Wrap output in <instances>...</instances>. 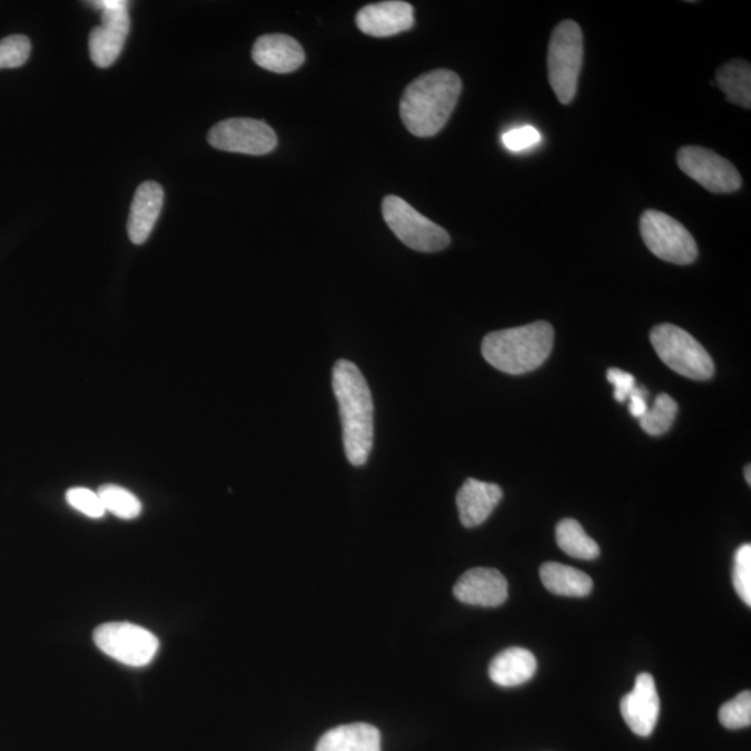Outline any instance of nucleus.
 <instances>
[{
	"mask_svg": "<svg viewBox=\"0 0 751 751\" xmlns=\"http://www.w3.org/2000/svg\"><path fill=\"white\" fill-rule=\"evenodd\" d=\"M333 389L342 416L345 455L350 465L364 466L369 458L375 433V405L359 367L339 359L333 367Z\"/></svg>",
	"mask_w": 751,
	"mask_h": 751,
	"instance_id": "nucleus-1",
	"label": "nucleus"
},
{
	"mask_svg": "<svg viewBox=\"0 0 751 751\" xmlns=\"http://www.w3.org/2000/svg\"><path fill=\"white\" fill-rule=\"evenodd\" d=\"M462 91L456 72L445 69L426 72L406 87L401 98V119L416 137L436 136L447 125Z\"/></svg>",
	"mask_w": 751,
	"mask_h": 751,
	"instance_id": "nucleus-2",
	"label": "nucleus"
},
{
	"mask_svg": "<svg viewBox=\"0 0 751 751\" xmlns=\"http://www.w3.org/2000/svg\"><path fill=\"white\" fill-rule=\"evenodd\" d=\"M553 344V326L547 322H534L487 334L482 343V354L495 369L508 375H523L544 364Z\"/></svg>",
	"mask_w": 751,
	"mask_h": 751,
	"instance_id": "nucleus-3",
	"label": "nucleus"
},
{
	"mask_svg": "<svg viewBox=\"0 0 751 751\" xmlns=\"http://www.w3.org/2000/svg\"><path fill=\"white\" fill-rule=\"evenodd\" d=\"M582 63V28L573 20L560 22L550 39L547 66L550 86L562 105L575 98Z\"/></svg>",
	"mask_w": 751,
	"mask_h": 751,
	"instance_id": "nucleus-4",
	"label": "nucleus"
},
{
	"mask_svg": "<svg viewBox=\"0 0 751 751\" xmlns=\"http://www.w3.org/2000/svg\"><path fill=\"white\" fill-rule=\"evenodd\" d=\"M650 339L660 359L678 375L692 381H709L714 376L710 354L683 328L665 323L651 330Z\"/></svg>",
	"mask_w": 751,
	"mask_h": 751,
	"instance_id": "nucleus-5",
	"label": "nucleus"
},
{
	"mask_svg": "<svg viewBox=\"0 0 751 751\" xmlns=\"http://www.w3.org/2000/svg\"><path fill=\"white\" fill-rule=\"evenodd\" d=\"M383 217L399 241L417 253H438L448 247L449 234L427 219L403 198L387 195L383 199Z\"/></svg>",
	"mask_w": 751,
	"mask_h": 751,
	"instance_id": "nucleus-6",
	"label": "nucleus"
},
{
	"mask_svg": "<svg viewBox=\"0 0 751 751\" xmlns=\"http://www.w3.org/2000/svg\"><path fill=\"white\" fill-rule=\"evenodd\" d=\"M640 234L645 247L670 264L690 265L699 248L688 228L664 211L649 209L640 217Z\"/></svg>",
	"mask_w": 751,
	"mask_h": 751,
	"instance_id": "nucleus-7",
	"label": "nucleus"
},
{
	"mask_svg": "<svg viewBox=\"0 0 751 751\" xmlns=\"http://www.w3.org/2000/svg\"><path fill=\"white\" fill-rule=\"evenodd\" d=\"M93 642L110 659L136 668L150 664L159 651L158 638L130 622L103 623L93 632Z\"/></svg>",
	"mask_w": 751,
	"mask_h": 751,
	"instance_id": "nucleus-8",
	"label": "nucleus"
},
{
	"mask_svg": "<svg viewBox=\"0 0 751 751\" xmlns=\"http://www.w3.org/2000/svg\"><path fill=\"white\" fill-rule=\"evenodd\" d=\"M102 13V24L89 33V56L99 69H108L125 48L130 33V14L126 0H97L91 2Z\"/></svg>",
	"mask_w": 751,
	"mask_h": 751,
	"instance_id": "nucleus-9",
	"label": "nucleus"
},
{
	"mask_svg": "<svg viewBox=\"0 0 751 751\" xmlns=\"http://www.w3.org/2000/svg\"><path fill=\"white\" fill-rule=\"evenodd\" d=\"M676 161L684 175L714 194H731L742 187L737 167L722 156L701 147H683L678 150Z\"/></svg>",
	"mask_w": 751,
	"mask_h": 751,
	"instance_id": "nucleus-10",
	"label": "nucleus"
},
{
	"mask_svg": "<svg viewBox=\"0 0 751 751\" xmlns=\"http://www.w3.org/2000/svg\"><path fill=\"white\" fill-rule=\"evenodd\" d=\"M211 147L225 152L266 155L277 147V136L265 121L228 119L217 122L208 134Z\"/></svg>",
	"mask_w": 751,
	"mask_h": 751,
	"instance_id": "nucleus-11",
	"label": "nucleus"
},
{
	"mask_svg": "<svg viewBox=\"0 0 751 751\" xmlns=\"http://www.w3.org/2000/svg\"><path fill=\"white\" fill-rule=\"evenodd\" d=\"M621 714L638 737H650L654 732L660 717V698L650 673H640L636 678L632 692L621 701Z\"/></svg>",
	"mask_w": 751,
	"mask_h": 751,
	"instance_id": "nucleus-12",
	"label": "nucleus"
},
{
	"mask_svg": "<svg viewBox=\"0 0 751 751\" xmlns=\"http://www.w3.org/2000/svg\"><path fill=\"white\" fill-rule=\"evenodd\" d=\"M454 595L470 605L500 606L508 599V582L493 567H473L456 582Z\"/></svg>",
	"mask_w": 751,
	"mask_h": 751,
	"instance_id": "nucleus-13",
	"label": "nucleus"
},
{
	"mask_svg": "<svg viewBox=\"0 0 751 751\" xmlns=\"http://www.w3.org/2000/svg\"><path fill=\"white\" fill-rule=\"evenodd\" d=\"M414 8L401 0L365 6L356 14V26L366 36L386 38L414 27Z\"/></svg>",
	"mask_w": 751,
	"mask_h": 751,
	"instance_id": "nucleus-14",
	"label": "nucleus"
},
{
	"mask_svg": "<svg viewBox=\"0 0 751 751\" xmlns=\"http://www.w3.org/2000/svg\"><path fill=\"white\" fill-rule=\"evenodd\" d=\"M253 59L261 69L287 75L303 66L305 52L297 39L284 33H269L255 42Z\"/></svg>",
	"mask_w": 751,
	"mask_h": 751,
	"instance_id": "nucleus-15",
	"label": "nucleus"
},
{
	"mask_svg": "<svg viewBox=\"0 0 751 751\" xmlns=\"http://www.w3.org/2000/svg\"><path fill=\"white\" fill-rule=\"evenodd\" d=\"M503 500V490L497 484L467 478L456 494L460 520L465 527H476L488 520L495 506Z\"/></svg>",
	"mask_w": 751,
	"mask_h": 751,
	"instance_id": "nucleus-16",
	"label": "nucleus"
},
{
	"mask_svg": "<svg viewBox=\"0 0 751 751\" xmlns=\"http://www.w3.org/2000/svg\"><path fill=\"white\" fill-rule=\"evenodd\" d=\"M165 191L160 184L145 181L134 195L127 231L132 244L141 245L152 233L164 208Z\"/></svg>",
	"mask_w": 751,
	"mask_h": 751,
	"instance_id": "nucleus-17",
	"label": "nucleus"
},
{
	"mask_svg": "<svg viewBox=\"0 0 751 751\" xmlns=\"http://www.w3.org/2000/svg\"><path fill=\"white\" fill-rule=\"evenodd\" d=\"M536 671V656L532 651L522 648L504 650L488 666L490 679L501 688L521 686L531 681Z\"/></svg>",
	"mask_w": 751,
	"mask_h": 751,
	"instance_id": "nucleus-18",
	"label": "nucleus"
},
{
	"mask_svg": "<svg viewBox=\"0 0 751 751\" xmlns=\"http://www.w3.org/2000/svg\"><path fill=\"white\" fill-rule=\"evenodd\" d=\"M315 751H382L378 729L369 723H349L326 732Z\"/></svg>",
	"mask_w": 751,
	"mask_h": 751,
	"instance_id": "nucleus-19",
	"label": "nucleus"
},
{
	"mask_svg": "<svg viewBox=\"0 0 751 751\" xmlns=\"http://www.w3.org/2000/svg\"><path fill=\"white\" fill-rule=\"evenodd\" d=\"M540 577L549 592L564 597H586L593 590V581L587 573L556 562L543 564Z\"/></svg>",
	"mask_w": 751,
	"mask_h": 751,
	"instance_id": "nucleus-20",
	"label": "nucleus"
},
{
	"mask_svg": "<svg viewBox=\"0 0 751 751\" xmlns=\"http://www.w3.org/2000/svg\"><path fill=\"white\" fill-rule=\"evenodd\" d=\"M717 83L727 95L729 102L750 109L751 106V67L748 61L734 59L717 71Z\"/></svg>",
	"mask_w": 751,
	"mask_h": 751,
	"instance_id": "nucleus-21",
	"label": "nucleus"
},
{
	"mask_svg": "<svg viewBox=\"0 0 751 751\" xmlns=\"http://www.w3.org/2000/svg\"><path fill=\"white\" fill-rule=\"evenodd\" d=\"M556 544L565 554L579 560H595L600 555L599 544L587 536L581 523L562 520L555 531Z\"/></svg>",
	"mask_w": 751,
	"mask_h": 751,
	"instance_id": "nucleus-22",
	"label": "nucleus"
},
{
	"mask_svg": "<svg viewBox=\"0 0 751 751\" xmlns=\"http://www.w3.org/2000/svg\"><path fill=\"white\" fill-rule=\"evenodd\" d=\"M98 494L106 512H110L120 520L131 521L141 515V501L125 487L105 484L98 490Z\"/></svg>",
	"mask_w": 751,
	"mask_h": 751,
	"instance_id": "nucleus-23",
	"label": "nucleus"
},
{
	"mask_svg": "<svg viewBox=\"0 0 751 751\" xmlns=\"http://www.w3.org/2000/svg\"><path fill=\"white\" fill-rule=\"evenodd\" d=\"M676 415V401L668 394H660L654 401L653 408H649L648 414L639 422L643 431L650 436H661V434L670 431Z\"/></svg>",
	"mask_w": 751,
	"mask_h": 751,
	"instance_id": "nucleus-24",
	"label": "nucleus"
},
{
	"mask_svg": "<svg viewBox=\"0 0 751 751\" xmlns=\"http://www.w3.org/2000/svg\"><path fill=\"white\" fill-rule=\"evenodd\" d=\"M722 727L727 729H742L751 725V693L745 690L723 704L718 712Z\"/></svg>",
	"mask_w": 751,
	"mask_h": 751,
	"instance_id": "nucleus-25",
	"label": "nucleus"
},
{
	"mask_svg": "<svg viewBox=\"0 0 751 751\" xmlns=\"http://www.w3.org/2000/svg\"><path fill=\"white\" fill-rule=\"evenodd\" d=\"M31 42L24 36H10L0 41V69H17L27 63Z\"/></svg>",
	"mask_w": 751,
	"mask_h": 751,
	"instance_id": "nucleus-26",
	"label": "nucleus"
},
{
	"mask_svg": "<svg viewBox=\"0 0 751 751\" xmlns=\"http://www.w3.org/2000/svg\"><path fill=\"white\" fill-rule=\"evenodd\" d=\"M733 586L743 600L744 604L751 605V545L743 544L734 554Z\"/></svg>",
	"mask_w": 751,
	"mask_h": 751,
	"instance_id": "nucleus-27",
	"label": "nucleus"
},
{
	"mask_svg": "<svg viewBox=\"0 0 751 751\" xmlns=\"http://www.w3.org/2000/svg\"><path fill=\"white\" fill-rule=\"evenodd\" d=\"M66 500L71 508L92 517V520H99V517H102L106 514L102 500H100L98 492L95 493L92 490L86 487H72L66 493Z\"/></svg>",
	"mask_w": 751,
	"mask_h": 751,
	"instance_id": "nucleus-28",
	"label": "nucleus"
},
{
	"mask_svg": "<svg viewBox=\"0 0 751 751\" xmlns=\"http://www.w3.org/2000/svg\"><path fill=\"white\" fill-rule=\"evenodd\" d=\"M504 147L511 152H522V150L536 147L542 139L536 128L532 126L517 127L503 134Z\"/></svg>",
	"mask_w": 751,
	"mask_h": 751,
	"instance_id": "nucleus-29",
	"label": "nucleus"
},
{
	"mask_svg": "<svg viewBox=\"0 0 751 751\" xmlns=\"http://www.w3.org/2000/svg\"><path fill=\"white\" fill-rule=\"evenodd\" d=\"M606 378H609V382L615 388L614 397L617 403H625L629 395H631L634 387H636V378H634L631 373L616 369V367H612V369L606 373Z\"/></svg>",
	"mask_w": 751,
	"mask_h": 751,
	"instance_id": "nucleus-30",
	"label": "nucleus"
},
{
	"mask_svg": "<svg viewBox=\"0 0 751 751\" xmlns=\"http://www.w3.org/2000/svg\"><path fill=\"white\" fill-rule=\"evenodd\" d=\"M648 389L639 386L634 387L632 394L629 395L628 399L631 401L629 411H631L632 416L636 417V419H642V417L648 414Z\"/></svg>",
	"mask_w": 751,
	"mask_h": 751,
	"instance_id": "nucleus-31",
	"label": "nucleus"
},
{
	"mask_svg": "<svg viewBox=\"0 0 751 751\" xmlns=\"http://www.w3.org/2000/svg\"><path fill=\"white\" fill-rule=\"evenodd\" d=\"M750 475H751V466L748 465V466H745V470H744V477H745V481H748L749 484H751V476Z\"/></svg>",
	"mask_w": 751,
	"mask_h": 751,
	"instance_id": "nucleus-32",
	"label": "nucleus"
}]
</instances>
